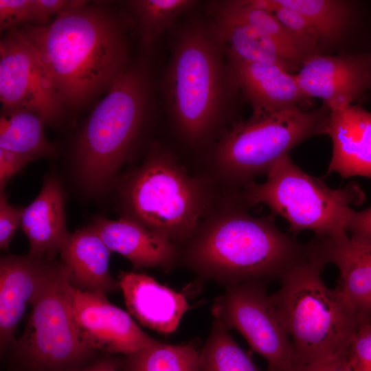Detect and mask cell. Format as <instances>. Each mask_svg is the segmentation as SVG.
Returning <instances> with one entry per match:
<instances>
[{
  "label": "cell",
  "instance_id": "obj_1",
  "mask_svg": "<svg viewBox=\"0 0 371 371\" xmlns=\"http://www.w3.org/2000/svg\"><path fill=\"white\" fill-rule=\"evenodd\" d=\"M240 194H227L179 246V261L225 288L278 281L304 258L309 243L282 232L271 214L254 216Z\"/></svg>",
  "mask_w": 371,
  "mask_h": 371
},
{
  "label": "cell",
  "instance_id": "obj_2",
  "mask_svg": "<svg viewBox=\"0 0 371 371\" xmlns=\"http://www.w3.org/2000/svg\"><path fill=\"white\" fill-rule=\"evenodd\" d=\"M87 2L81 1L50 23L18 28L63 104L74 107L109 89L129 67L124 21Z\"/></svg>",
  "mask_w": 371,
  "mask_h": 371
},
{
  "label": "cell",
  "instance_id": "obj_3",
  "mask_svg": "<svg viewBox=\"0 0 371 371\" xmlns=\"http://www.w3.org/2000/svg\"><path fill=\"white\" fill-rule=\"evenodd\" d=\"M225 195L207 176L192 174L174 152L157 144L120 187L122 217L179 247Z\"/></svg>",
  "mask_w": 371,
  "mask_h": 371
},
{
  "label": "cell",
  "instance_id": "obj_4",
  "mask_svg": "<svg viewBox=\"0 0 371 371\" xmlns=\"http://www.w3.org/2000/svg\"><path fill=\"white\" fill-rule=\"evenodd\" d=\"M308 243V254L283 276L279 289L271 294L296 366L346 355L365 324L341 292L325 284L322 273L326 263Z\"/></svg>",
  "mask_w": 371,
  "mask_h": 371
},
{
  "label": "cell",
  "instance_id": "obj_5",
  "mask_svg": "<svg viewBox=\"0 0 371 371\" xmlns=\"http://www.w3.org/2000/svg\"><path fill=\"white\" fill-rule=\"evenodd\" d=\"M224 49L210 23H194L177 36L166 77L175 131L192 148L205 146L222 120L231 83Z\"/></svg>",
  "mask_w": 371,
  "mask_h": 371
},
{
  "label": "cell",
  "instance_id": "obj_6",
  "mask_svg": "<svg viewBox=\"0 0 371 371\" xmlns=\"http://www.w3.org/2000/svg\"><path fill=\"white\" fill-rule=\"evenodd\" d=\"M331 110L294 108L235 123L215 144L201 172L221 191L242 192L303 141L327 134Z\"/></svg>",
  "mask_w": 371,
  "mask_h": 371
},
{
  "label": "cell",
  "instance_id": "obj_7",
  "mask_svg": "<svg viewBox=\"0 0 371 371\" xmlns=\"http://www.w3.org/2000/svg\"><path fill=\"white\" fill-rule=\"evenodd\" d=\"M148 102L145 69L129 66L94 108L74 152L76 175L86 190L101 193L115 182L140 136Z\"/></svg>",
  "mask_w": 371,
  "mask_h": 371
},
{
  "label": "cell",
  "instance_id": "obj_8",
  "mask_svg": "<svg viewBox=\"0 0 371 371\" xmlns=\"http://www.w3.org/2000/svg\"><path fill=\"white\" fill-rule=\"evenodd\" d=\"M242 197L250 208L263 204L273 216L284 218L291 234L311 230L315 236L337 238L348 235L352 207L361 205L366 196L355 182L330 188L304 172L287 155L271 168L265 182L244 189Z\"/></svg>",
  "mask_w": 371,
  "mask_h": 371
},
{
  "label": "cell",
  "instance_id": "obj_9",
  "mask_svg": "<svg viewBox=\"0 0 371 371\" xmlns=\"http://www.w3.org/2000/svg\"><path fill=\"white\" fill-rule=\"evenodd\" d=\"M73 289L56 262L31 304L23 334L11 344L16 366L12 371H73L98 359L76 324Z\"/></svg>",
  "mask_w": 371,
  "mask_h": 371
},
{
  "label": "cell",
  "instance_id": "obj_10",
  "mask_svg": "<svg viewBox=\"0 0 371 371\" xmlns=\"http://www.w3.org/2000/svg\"><path fill=\"white\" fill-rule=\"evenodd\" d=\"M212 306L214 319L242 334L267 362V371H292L293 348L266 284L248 282L225 288Z\"/></svg>",
  "mask_w": 371,
  "mask_h": 371
},
{
  "label": "cell",
  "instance_id": "obj_11",
  "mask_svg": "<svg viewBox=\"0 0 371 371\" xmlns=\"http://www.w3.org/2000/svg\"><path fill=\"white\" fill-rule=\"evenodd\" d=\"M1 107H21L38 114L45 124L63 117L64 104L48 80L27 39L17 27L0 42Z\"/></svg>",
  "mask_w": 371,
  "mask_h": 371
},
{
  "label": "cell",
  "instance_id": "obj_12",
  "mask_svg": "<svg viewBox=\"0 0 371 371\" xmlns=\"http://www.w3.org/2000/svg\"><path fill=\"white\" fill-rule=\"evenodd\" d=\"M73 313L82 337L93 350L125 355L157 340L144 333L131 315L102 292L73 289Z\"/></svg>",
  "mask_w": 371,
  "mask_h": 371
},
{
  "label": "cell",
  "instance_id": "obj_13",
  "mask_svg": "<svg viewBox=\"0 0 371 371\" xmlns=\"http://www.w3.org/2000/svg\"><path fill=\"white\" fill-rule=\"evenodd\" d=\"M295 77L307 98L322 99L331 111L350 105L371 80L369 65L362 58L320 54L308 58Z\"/></svg>",
  "mask_w": 371,
  "mask_h": 371
},
{
  "label": "cell",
  "instance_id": "obj_14",
  "mask_svg": "<svg viewBox=\"0 0 371 371\" xmlns=\"http://www.w3.org/2000/svg\"><path fill=\"white\" fill-rule=\"evenodd\" d=\"M227 58L231 83L250 103L251 117L302 108L308 101L298 86L295 74L275 65Z\"/></svg>",
  "mask_w": 371,
  "mask_h": 371
},
{
  "label": "cell",
  "instance_id": "obj_15",
  "mask_svg": "<svg viewBox=\"0 0 371 371\" xmlns=\"http://www.w3.org/2000/svg\"><path fill=\"white\" fill-rule=\"evenodd\" d=\"M311 243L326 264L339 272L337 288L366 324L371 321V241L348 235L341 238L315 236Z\"/></svg>",
  "mask_w": 371,
  "mask_h": 371
},
{
  "label": "cell",
  "instance_id": "obj_16",
  "mask_svg": "<svg viewBox=\"0 0 371 371\" xmlns=\"http://www.w3.org/2000/svg\"><path fill=\"white\" fill-rule=\"evenodd\" d=\"M56 262L30 256L8 255L0 260V347L14 341L18 325Z\"/></svg>",
  "mask_w": 371,
  "mask_h": 371
},
{
  "label": "cell",
  "instance_id": "obj_17",
  "mask_svg": "<svg viewBox=\"0 0 371 371\" xmlns=\"http://www.w3.org/2000/svg\"><path fill=\"white\" fill-rule=\"evenodd\" d=\"M111 251L127 258L135 269L169 270L179 261V247L168 238L125 217H97L92 224Z\"/></svg>",
  "mask_w": 371,
  "mask_h": 371
},
{
  "label": "cell",
  "instance_id": "obj_18",
  "mask_svg": "<svg viewBox=\"0 0 371 371\" xmlns=\"http://www.w3.org/2000/svg\"><path fill=\"white\" fill-rule=\"evenodd\" d=\"M118 281L128 312L142 325L157 332H174L190 308L183 294L146 274L122 271Z\"/></svg>",
  "mask_w": 371,
  "mask_h": 371
},
{
  "label": "cell",
  "instance_id": "obj_19",
  "mask_svg": "<svg viewBox=\"0 0 371 371\" xmlns=\"http://www.w3.org/2000/svg\"><path fill=\"white\" fill-rule=\"evenodd\" d=\"M327 134L333 143L326 176L371 179V113L356 105L332 110Z\"/></svg>",
  "mask_w": 371,
  "mask_h": 371
},
{
  "label": "cell",
  "instance_id": "obj_20",
  "mask_svg": "<svg viewBox=\"0 0 371 371\" xmlns=\"http://www.w3.org/2000/svg\"><path fill=\"white\" fill-rule=\"evenodd\" d=\"M111 252L92 225L71 234L60 251L71 286L104 294L120 289L109 272Z\"/></svg>",
  "mask_w": 371,
  "mask_h": 371
},
{
  "label": "cell",
  "instance_id": "obj_21",
  "mask_svg": "<svg viewBox=\"0 0 371 371\" xmlns=\"http://www.w3.org/2000/svg\"><path fill=\"white\" fill-rule=\"evenodd\" d=\"M214 14L210 24L227 56L275 65L293 74L310 58L245 23L220 12Z\"/></svg>",
  "mask_w": 371,
  "mask_h": 371
},
{
  "label": "cell",
  "instance_id": "obj_22",
  "mask_svg": "<svg viewBox=\"0 0 371 371\" xmlns=\"http://www.w3.org/2000/svg\"><path fill=\"white\" fill-rule=\"evenodd\" d=\"M21 226L28 238V254L54 260L70 235L66 228L62 189L55 177L45 179L39 194L25 207Z\"/></svg>",
  "mask_w": 371,
  "mask_h": 371
},
{
  "label": "cell",
  "instance_id": "obj_23",
  "mask_svg": "<svg viewBox=\"0 0 371 371\" xmlns=\"http://www.w3.org/2000/svg\"><path fill=\"white\" fill-rule=\"evenodd\" d=\"M43 120L36 113L21 107H1L0 148L13 151L31 161L51 157L54 145L47 139Z\"/></svg>",
  "mask_w": 371,
  "mask_h": 371
},
{
  "label": "cell",
  "instance_id": "obj_24",
  "mask_svg": "<svg viewBox=\"0 0 371 371\" xmlns=\"http://www.w3.org/2000/svg\"><path fill=\"white\" fill-rule=\"evenodd\" d=\"M199 351L190 344L158 341L135 352L112 358L121 371H200Z\"/></svg>",
  "mask_w": 371,
  "mask_h": 371
},
{
  "label": "cell",
  "instance_id": "obj_25",
  "mask_svg": "<svg viewBox=\"0 0 371 371\" xmlns=\"http://www.w3.org/2000/svg\"><path fill=\"white\" fill-rule=\"evenodd\" d=\"M214 11L253 27L307 58L319 54V51L289 30L272 13L251 5L247 0L217 2Z\"/></svg>",
  "mask_w": 371,
  "mask_h": 371
},
{
  "label": "cell",
  "instance_id": "obj_26",
  "mask_svg": "<svg viewBox=\"0 0 371 371\" xmlns=\"http://www.w3.org/2000/svg\"><path fill=\"white\" fill-rule=\"evenodd\" d=\"M302 14L316 30L320 46L339 42L350 19L348 3L339 0H276Z\"/></svg>",
  "mask_w": 371,
  "mask_h": 371
},
{
  "label": "cell",
  "instance_id": "obj_27",
  "mask_svg": "<svg viewBox=\"0 0 371 371\" xmlns=\"http://www.w3.org/2000/svg\"><path fill=\"white\" fill-rule=\"evenodd\" d=\"M199 361L200 371H264L216 319L199 351Z\"/></svg>",
  "mask_w": 371,
  "mask_h": 371
},
{
  "label": "cell",
  "instance_id": "obj_28",
  "mask_svg": "<svg viewBox=\"0 0 371 371\" xmlns=\"http://www.w3.org/2000/svg\"><path fill=\"white\" fill-rule=\"evenodd\" d=\"M196 3L192 0H135L128 2L135 19L142 43L150 48L177 18Z\"/></svg>",
  "mask_w": 371,
  "mask_h": 371
},
{
  "label": "cell",
  "instance_id": "obj_29",
  "mask_svg": "<svg viewBox=\"0 0 371 371\" xmlns=\"http://www.w3.org/2000/svg\"><path fill=\"white\" fill-rule=\"evenodd\" d=\"M251 5L272 13L289 30L319 51V36L309 21L300 12L279 5L276 0H247Z\"/></svg>",
  "mask_w": 371,
  "mask_h": 371
},
{
  "label": "cell",
  "instance_id": "obj_30",
  "mask_svg": "<svg viewBox=\"0 0 371 371\" xmlns=\"http://www.w3.org/2000/svg\"><path fill=\"white\" fill-rule=\"evenodd\" d=\"M346 357L352 371H371V321L359 327Z\"/></svg>",
  "mask_w": 371,
  "mask_h": 371
},
{
  "label": "cell",
  "instance_id": "obj_31",
  "mask_svg": "<svg viewBox=\"0 0 371 371\" xmlns=\"http://www.w3.org/2000/svg\"><path fill=\"white\" fill-rule=\"evenodd\" d=\"M35 19L34 0H0L1 31L35 23Z\"/></svg>",
  "mask_w": 371,
  "mask_h": 371
},
{
  "label": "cell",
  "instance_id": "obj_32",
  "mask_svg": "<svg viewBox=\"0 0 371 371\" xmlns=\"http://www.w3.org/2000/svg\"><path fill=\"white\" fill-rule=\"evenodd\" d=\"M25 207H14L10 205L5 194L1 192L0 196V247L7 250L10 243L21 223Z\"/></svg>",
  "mask_w": 371,
  "mask_h": 371
},
{
  "label": "cell",
  "instance_id": "obj_33",
  "mask_svg": "<svg viewBox=\"0 0 371 371\" xmlns=\"http://www.w3.org/2000/svg\"><path fill=\"white\" fill-rule=\"evenodd\" d=\"M30 161L19 153L0 148V188L3 192L8 181Z\"/></svg>",
  "mask_w": 371,
  "mask_h": 371
},
{
  "label": "cell",
  "instance_id": "obj_34",
  "mask_svg": "<svg viewBox=\"0 0 371 371\" xmlns=\"http://www.w3.org/2000/svg\"><path fill=\"white\" fill-rule=\"evenodd\" d=\"M81 0H34L36 25L47 24L52 16L60 14L80 3Z\"/></svg>",
  "mask_w": 371,
  "mask_h": 371
},
{
  "label": "cell",
  "instance_id": "obj_35",
  "mask_svg": "<svg viewBox=\"0 0 371 371\" xmlns=\"http://www.w3.org/2000/svg\"><path fill=\"white\" fill-rule=\"evenodd\" d=\"M348 233L352 236L371 241V206L361 211L352 212Z\"/></svg>",
  "mask_w": 371,
  "mask_h": 371
},
{
  "label": "cell",
  "instance_id": "obj_36",
  "mask_svg": "<svg viewBox=\"0 0 371 371\" xmlns=\"http://www.w3.org/2000/svg\"><path fill=\"white\" fill-rule=\"evenodd\" d=\"M292 371H352L346 355L296 366Z\"/></svg>",
  "mask_w": 371,
  "mask_h": 371
},
{
  "label": "cell",
  "instance_id": "obj_37",
  "mask_svg": "<svg viewBox=\"0 0 371 371\" xmlns=\"http://www.w3.org/2000/svg\"><path fill=\"white\" fill-rule=\"evenodd\" d=\"M73 371H118L111 357L98 358L89 364Z\"/></svg>",
  "mask_w": 371,
  "mask_h": 371
}]
</instances>
